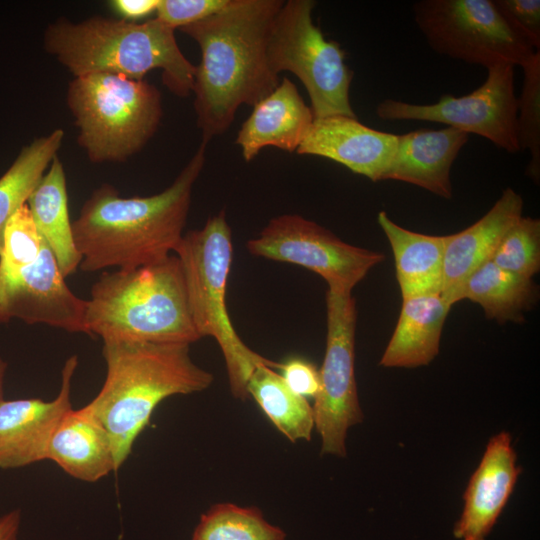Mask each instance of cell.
Segmentation results:
<instances>
[{"instance_id":"cell-1","label":"cell","mask_w":540,"mask_h":540,"mask_svg":"<svg viewBox=\"0 0 540 540\" xmlns=\"http://www.w3.org/2000/svg\"><path fill=\"white\" fill-rule=\"evenodd\" d=\"M283 3L229 0L215 14L180 28L201 50L192 92L203 143L224 133L241 105L254 106L280 83L268 42Z\"/></svg>"},{"instance_id":"cell-2","label":"cell","mask_w":540,"mask_h":540,"mask_svg":"<svg viewBox=\"0 0 540 540\" xmlns=\"http://www.w3.org/2000/svg\"><path fill=\"white\" fill-rule=\"evenodd\" d=\"M206 145L201 142L174 182L158 194L127 198L110 184L95 189L72 221L79 268L132 270L170 256L183 237Z\"/></svg>"},{"instance_id":"cell-3","label":"cell","mask_w":540,"mask_h":540,"mask_svg":"<svg viewBox=\"0 0 540 540\" xmlns=\"http://www.w3.org/2000/svg\"><path fill=\"white\" fill-rule=\"evenodd\" d=\"M106 377L88 403L110 435L117 470L164 399L207 389L213 375L190 356V345L105 341Z\"/></svg>"},{"instance_id":"cell-4","label":"cell","mask_w":540,"mask_h":540,"mask_svg":"<svg viewBox=\"0 0 540 540\" xmlns=\"http://www.w3.org/2000/svg\"><path fill=\"white\" fill-rule=\"evenodd\" d=\"M43 46L73 77L111 73L142 80L160 69L163 84L175 95L186 97L193 90L196 66L180 50L174 29L157 18L142 23L59 18L45 29Z\"/></svg>"},{"instance_id":"cell-5","label":"cell","mask_w":540,"mask_h":540,"mask_svg":"<svg viewBox=\"0 0 540 540\" xmlns=\"http://www.w3.org/2000/svg\"><path fill=\"white\" fill-rule=\"evenodd\" d=\"M85 327L103 342L190 345L201 339L176 255L132 270L103 272L86 300Z\"/></svg>"},{"instance_id":"cell-6","label":"cell","mask_w":540,"mask_h":540,"mask_svg":"<svg viewBox=\"0 0 540 540\" xmlns=\"http://www.w3.org/2000/svg\"><path fill=\"white\" fill-rule=\"evenodd\" d=\"M66 103L78 129L77 143L95 164L125 162L153 137L162 118L159 90L120 74L73 77Z\"/></svg>"},{"instance_id":"cell-7","label":"cell","mask_w":540,"mask_h":540,"mask_svg":"<svg viewBox=\"0 0 540 540\" xmlns=\"http://www.w3.org/2000/svg\"><path fill=\"white\" fill-rule=\"evenodd\" d=\"M186 284L195 328L201 338H214L223 354L230 391L240 400L249 397L247 383L253 370L275 362L251 350L233 327L226 306V287L233 245L224 211L198 230L183 235L174 251Z\"/></svg>"},{"instance_id":"cell-8","label":"cell","mask_w":540,"mask_h":540,"mask_svg":"<svg viewBox=\"0 0 540 540\" xmlns=\"http://www.w3.org/2000/svg\"><path fill=\"white\" fill-rule=\"evenodd\" d=\"M312 0H288L277 13L269 36L268 59L275 74L289 71L305 86L314 118H356L350 103L353 71L345 51L313 23Z\"/></svg>"},{"instance_id":"cell-9","label":"cell","mask_w":540,"mask_h":540,"mask_svg":"<svg viewBox=\"0 0 540 540\" xmlns=\"http://www.w3.org/2000/svg\"><path fill=\"white\" fill-rule=\"evenodd\" d=\"M413 15L431 49L469 64L523 67L537 52L494 0H420Z\"/></svg>"},{"instance_id":"cell-10","label":"cell","mask_w":540,"mask_h":540,"mask_svg":"<svg viewBox=\"0 0 540 540\" xmlns=\"http://www.w3.org/2000/svg\"><path fill=\"white\" fill-rule=\"evenodd\" d=\"M327 336L320 390L314 398L315 428L321 437V454L344 457L346 435L361 423L354 371L356 305L352 292L328 289Z\"/></svg>"},{"instance_id":"cell-11","label":"cell","mask_w":540,"mask_h":540,"mask_svg":"<svg viewBox=\"0 0 540 540\" xmlns=\"http://www.w3.org/2000/svg\"><path fill=\"white\" fill-rule=\"evenodd\" d=\"M383 120L438 122L462 132L476 134L507 151H520L517 140V97L514 66L497 64L487 68L484 83L471 93L454 97L444 94L429 105L384 99L376 107Z\"/></svg>"},{"instance_id":"cell-12","label":"cell","mask_w":540,"mask_h":540,"mask_svg":"<svg viewBox=\"0 0 540 540\" xmlns=\"http://www.w3.org/2000/svg\"><path fill=\"white\" fill-rule=\"evenodd\" d=\"M246 247L254 256L299 265L319 274L328 289L349 292L385 259L381 252L348 244L296 214L271 219Z\"/></svg>"},{"instance_id":"cell-13","label":"cell","mask_w":540,"mask_h":540,"mask_svg":"<svg viewBox=\"0 0 540 540\" xmlns=\"http://www.w3.org/2000/svg\"><path fill=\"white\" fill-rule=\"evenodd\" d=\"M85 308L86 300L69 289L47 244L28 264L0 271V324L18 318L87 334Z\"/></svg>"},{"instance_id":"cell-14","label":"cell","mask_w":540,"mask_h":540,"mask_svg":"<svg viewBox=\"0 0 540 540\" xmlns=\"http://www.w3.org/2000/svg\"><path fill=\"white\" fill-rule=\"evenodd\" d=\"M77 365L76 355L66 360L60 390L51 401L29 398L0 403V468H19L47 460L51 435L72 408L71 383Z\"/></svg>"},{"instance_id":"cell-15","label":"cell","mask_w":540,"mask_h":540,"mask_svg":"<svg viewBox=\"0 0 540 540\" xmlns=\"http://www.w3.org/2000/svg\"><path fill=\"white\" fill-rule=\"evenodd\" d=\"M398 135L372 129L357 117L314 118L298 154L331 159L373 182L383 176L396 152Z\"/></svg>"},{"instance_id":"cell-16","label":"cell","mask_w":540,"mask_h":540,"mask_svg":"<svg viewBox=\"0 0 540 540\" xmlns=\"http://www.w3.org/2000/svg\"><path fill=\"white\" fill-rule=\"evenodd\" d=\"M511 436H493L465 490L463 511L453 534L458 540H486L509 497L519 474Z\"/></svg>"},{"instance_id":"cell-17","label":"cell","mask_w":540,"mask_h":540,"mask_svg":"<svg viewBox=\"0 0 540 540\" xmlns=\"http://www.w3.org/2000/svg\"><path fill=\"white\" fill-rule=\"evenodd\" d=\"M523 199L512 188L503 190L492 208L466 229L446 236L440 295L453 305L463 282L490 261L505 233L522 217Z\"/></svg>"},{"instance_id":"cell-18","label":"cell","mask_w":540,"mask_h":540,"mask_svg":"<svg viewBox=\"0 0 540 540\" xmlns=\"http://www.w3.org/2000/svg\"><path fill=\"white\" fill-rule=\"evenodd\" d=\"M468 138L467 133L452 127L398 135L396 152L383 180L410 183L450 199L451 167Z\"/></svg>"},{"instance_id":"cell-19","label":"cell","mask_w":540,"mask_h":540,"mask_svg":"<svg viewBox=\"0 0 540 540\" xmlns=\"http://www.w3.org/2000/svg\"><path fill=\"white\" fill-rule=\"evenodd\" d=\"M313 120L312 110L296 85L284 77L272 93L253 106L238 132L236 144L245 161H251L260 150L269 146L294 152Z\"/></svg>"},{"instance_id":"cell-20","label":"cell","mask_w":540,"mask_h":540,"mask_svg":"<svg viewBox=\"0 0 540 540\" xmlns=\"http://www.w3.org/2000/svg\"><path fill=\"white\" fill-rule=\"evenodd\" d=\"M47 460L86 482L117 471L110 435L88 404L62 416L51 435Z\"/></svg>"},{"instance_id":"cell-21","label":"cell","mask_w":540,"mask_h":540,"mask_svg":"<svg viewBox=\"0 0 540 540\" xmlns=\"http://www.w3.org/2000/svg\"><path fill=\"white\" fill-rule=\"evenodd\" d=\"M450 308L440 294L404 298L380 365L403 368L428 365L439 353L442 329Z\"/></svg>"},{"instance_id":"cell-22","label":"cell","mask_w":540,"mask_h":540,"mask_svg":"<svg viewBox=\"0 0 540 540\" xmlns=\"http://www.w3.org/2000/svg\"><path fill=\"white\" fill-rule=\"evenodd\" d=\"M377 219L393 251L402 299L440 294L446 236L405 229L392 221L385 211H381Z\"/></svg>"},{"instance_id":"cell-23","label":"cell","mask_w":540,"mask_h":540,"mask_svg":"<svg viewBox=\"0 0 540 540\" xmlns=\"http://www.w3.org/2000/svg\"><path fill=\"white\" fill-rule=\"evenodd\" d=\"M27 205L63 277L74 274L79 268L81 256L74 243L66 175L58 156L53 159L48 171L30 195Z\"/></svg>"},{"instance_id":"cell-24","label":"cell","mask_w":540,"mask_h":540,"mask_svg":"<svg viewBox=\"0 0 540 540\" xmlns=\"http://www.w3.org/2000/svg\"><path fill=\"white\" fill-rule=\"evenodd\" d=\"M537 294L532 279L503 270L490 260L463 282L453 304L468 299L479 304L488 319L520 322L523 312L536 302Z\"/></svg>"},{"instance_id":"cell-25","label":"cell","mask_w":540,"mask_h":540,"mask_svg":"<svg viewBox=\"0 0 540 540\" xmlns=\"http://www.w3.org/2000/svg\"><path fill=\"white\" fill-rule=\"evenodd\" d=\"M278 366L279 363L257 366L247 383L248 395L288 440L309 441L315 427L313 407L305 397L288 388L274 370Z\"/></svg>"},{"instance_id":"cell-26","label":"cell","mask_w":540,"mask_h":540,"mask_svg":"<svg viewBox=\"0 0 540 540\" xmlns=\"http://www.w3.org/2000/svg\"><path fill=\"white\" fill-rule=\"evenodd\" d=\"M64 130L55 129L24 146L0 178V254L5 227L10 218L27 203L30 195L57 156Z\"/></svg>"},{"instance_id":"cell-27","label":"cell","mask_w":540,"mask_h":540,"mask_svg":"<svg viewBox=\"0 0 540 540\" xmlns=\"http://www.w3.org/2000/svg\"><path fill=\"white\" fill-rule=\"evenodd\" d=\"M256 507L218 503L201 515L191 540H285Z\"/></svg>"},{"instance_id":"cell-28","label":"cell","mask_w":540,"mask_h":540,"mask_svg":"<svg viewBox=\"0 0 540 540\" xmlns=\"http://www.w3.org/2000/svg\"><path fill=\"white\" fill-rule=\"evenodd\" d=\"M524 81L517 98V140L520 151L528 150L531 159L527 174L539 180L540 174V51L522 67Z\"/></svg>"},{"instance_id":"cell-29","label":"cell","mask_w":540,"mask_h":540,"mask_svg":"<svg viewBox=\"0 0 540 540\" xmlns=\"http://www.w3.org/2000/svg\"><path fill=\"white\" fill-rule=\"evenodd\" d=\"M491 261L499 268L532 279L540 269V221L521 217L503 236Z\"/></svg>"},{"instance_id":"cell-30","label":"cell","mask_w":540,"mask_h":540,"mask_svg":"<svg viewBox=\"0 0 540 540\" xmlns=\"http://www.w3.org/2000/svg\"><path fill=\"white\" fill-rule=\"evenodd\" d=\"M45 244L26 203L5 227L0 271H13L28 264L40 254Z\"/></svg>"},{"instance_id":"cell-31","label":"cell","mask_w":540,"mask_h":540,"mask_svg":"<svg viewBox=\"0 0 540 540\" xmlns=\"http://www.w3.org/2000/svg\"><path fill=\"white\" fill-rule=\"evenodd\" d=\"M229 0H159L156 18L173 28L205 19L226 6Z\"/></svg>"},{"instance_id":"cell-32","label":"cell","mask_w":540,"mask_h":540,"mask_svg":"<svg viewBox=\"0 0 540 540\" xmlns=\"http://www.w3.org/2000/svg\"><path fill=\"white\" fill-rule=\"evenodd\" d=\"M509 24L537 51L540 49V1L494 0Z\"/></svg>"},{"instance_id":"cell-33","label":"cell","mask_w":540,"mask_h":540,"mask_svg":"<svg viewBox=\"0 0 540 540\" xmlns=\"http://www.w3.org/2000/svg\"><path fill=\"white\" fill-rule=\"evenodd\" d=\"M279 373L288 386L294 393L302 397L317 396L320 390V375L319 370L314 364L303 358H290L284 363H279Z\"/></svg>"},{"instance_id":"cell-34","label":"cell","mask_w":540,"mask_h":540,"mask_svg":"<svg viewBox=\"0 0 540 540\" xmlns=\"http://www.w3.org/2000/svg\"><path fill=\"white\" fill-rule=\"evenodd\" d=\"M109 4L123 19L131 21L156 12L159 0H113Z\"/></svg>"},{"instance_id":"cell-35","label":"cell","mask_w":540,"mask_h":540,"mask_svg":"<svg viewBox=\"0 0 540 540\" xmlns=\"http://www.w3.org/2000/svg\"><path fill=\"white\" fill-rule=\"evenodd\" d=\"M21 524L20 510H12L0 517V540H17Z\"/></svg>"},{"instance_id":"cell-36","label":"cell","mask_w":540,"mask_h":540,"mask_svg":"<svg viewBox=\"0 0 540 540\" xmlns=\"http://www.w3.org/2000/svg\"><path fill=\"white\" fill-rule=\"evenodd\" d=\"M7 365L5 361L0 358V403L4 400V378H5V372H6Z\"/></svg>"}]
</instances>
